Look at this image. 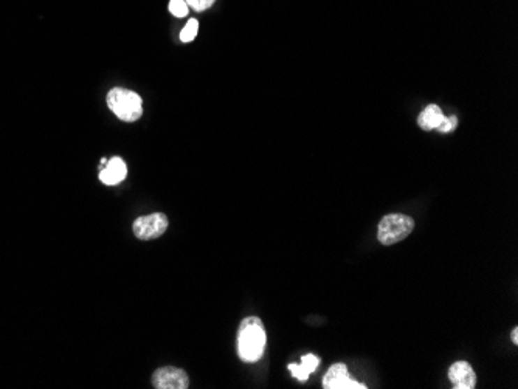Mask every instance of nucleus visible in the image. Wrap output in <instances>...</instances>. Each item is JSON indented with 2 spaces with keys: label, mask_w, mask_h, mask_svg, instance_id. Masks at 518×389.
Here are the masks:
<instances>
[{
  "label": "nucleus",
  "mask_w": 518,
  "mask_h": 389,
  "mask_svg": "<svg viewBox=\"0 0 518 389\" xmlns=\"http://www.w3.org/2000/svg\"><path fill=\"white\" fill-rule=\"evenodd\" d=\"M198 31H199V22L195 19H190L180 33V39L184 40V43H191V40H194V38L198 36Z\"/></svg>",
  "instance_id": "9b49d317"
},
{
  "label": "nucleus",
  "mask_w": 518,
  "mask_h": 389,
  "mask_svg": "<svg viewBox=\"0 0 518 389\" xmlns=\"http://www.w3.org/2000/svg\"><path fill=\"white\" fill-rule=\"evenodd\" d=\"M132 230L142 241L160 238L168 230V218L163 213H152L149 216H142L135 219Z\"/></svg>",
  "instance_id": "20e7f679"
},
{
  "label": "nucleus",
  "mask_w": 518,
  "mask_h": 389,
  "mask_svg": "<svg viewBox=\"0 0 518 389\" xmlns=\"http://www.w3.org/2000/svg\"><path fill=\"white\" fill-rule=\"evenodd\" d=\"M510 338H512L514 344H517V343H518V329H517V328H514V329H512V333H510Z\"/></svg>",
  "instance_id": "2eb2a0df"
},
{
  "label": "nucleus",
  "mask_w": 518,
  "mask_h": 389,
  "mask_svg": "<svg viewBox=\"0 0 518 389\" xmlns=\"http://www.w3.org/2000/svg\"><path fill=\"white\" fill-rule=\"evenodd\" d=\"M443 118H444V114H443V110H441V107L436 106V104H430V106H427L424 109V112L419 115L417 124H419V128L424 130H433L439 126V123L443 121Z\"/></svg>",
  "instance_id": "9d476101"
},
{
  "label": "nucleus",
  "mask_w": 518,
  "mask_h": 389,
  "mask_svg": "<svg viewBox=\"0 0 518 389\" xmlns=\"http://www.w3.org/2000/svg\"><path fill=\"white\" fill-rule=\"evenodd\" d=\"M323 388L325 389H365L367 386L363 383H357V381L349 379L348 367L345 363H335L326 375L323 377Z\"/></svg>",
  "instance_id": "423d86ee"
},
{
  "label": "nucleus",
  "mask_w": 518,
  "mask_h": 389,
  "mask_svg": "<svg viewBox=\"0 0 518 389\" xmlns=\"http://www.w3.org/2000/svg\"><path fill=\"white\" fill-rule=\"evenodd\" d=\"M458 124V118L452 115V116H445L443 118V121L439 123V126L436 128L439 132H443V134H445V132H452L454 128H457Z\"/></svg>",
  "instance_id": "ddd939ff"
},
{
  "label": "nucleus",
  "mask_w": 518,
  "mask_h": 389,
  "mask_svg": "<svg viewBox=\"0 0 518 389\" xmlns=\"http://www.w3.org/2000/svg\"><path fill=\"white\" fill-rule=\"evenodd\" d=\"M188 10H190V6H188L185 0H171L170 2L171 15L176 17H185L188 15Z\"/></svg>",
  "instance_id": "f8f14e48"
},
{
  "label": "nucleus",
  "mask_w": 518,
  "mask_h": 389,
  "mask_svg": "<svg viewBox=\"0 0 518 389\" xmlns=\"http://www.w3.org/2000/svg\"><path fill=\"white\" fill-rule=\"evenodd\" d=\"M320 365V358L317 356H313V353H307V356H304L303 358H301V363H292L289 365V371L292 372V375L295 379H298L299 381H306L307 379H309V375L317 369Z\"/></svg>",
  "instance_id": "1a4fd4ad"
},
{
  "label": "nucleus",
  "mask_w": 518,
  "mask_h": 389,
  "mask_svg": "<svg viewBox=\"0 0 518 389\" xmlns=\"http://www.w3.org/2000/svg\"><path fill=\"white\" fill-rule=\"evenodd\" d=\"M185 2L195 11H205L208 8H212L216 0H185Z\"/></svg>",
  "instance_id": "4468645a"
},
{
  "label": "nucleus",
  "mask_w": 518,
  "mask_h": 389,
  "mask_svg": "<svg viewBox=\"0 0 518 389\" xmlns=\"http://www.w3.org/2000/svg\"><path fill=\"white\" fill-rule=\"evenodd\" d=\"M413 228H415V220L407 214H388L380 220L377 238L383 245H393L410 236Z\"/></svg>",
  "instance_id": "7ed1b4c3"
},
{
  "label": "nucleus",
  "mask_w": 518,
  "mask_h": 389,
  "mask_svg": "<svg viewBox=\"0 0 518 389\" xmlns=\"http://www.w3.org/2000/svg\"><path fill=\"white\" fill-rule=\"evenodd\" d=\"M128 176V166H126L124 160L120 157H114L108 160V163L103 166L100 171V180L108 186H115L121 183Z\"/></svg>",
  "instance_id": "6e6552de"
},
{
  "label": "nucleus",
  "mask_w": 518,
  "mask_h": 389,
  "mask_svg": "<svg viewBox=\"0 0 518 389\" xmlns=\"http://www.w3.org/2000/svg\"><path fill=\"white\" fill-rule=\"evenodd\" d=\"M152 386L157 389H186L190 386V379L180 367L165 366L152 374Z\"/></svg>",
  "instance_id": "39448f33"
},
{
  "label": "nucleus",
  "mask_w": 518,
  "mask_h": 389,
  "mask_svg": "<svg viewBox=\"0 0 518 389\" xmlns=\"http://www.w3.org/2000/svg\"><path fill=\"white\" fill-rule=\"evenodd\" d=\"M108 106L121 121L134 123L143 115L142 96L132 90L115 87L108 93Z\"/></svg>",
  "instance_id": "f03ea898"
},
{
  "label": "nucleus",
  "mask_w": 518,
  "mask_h": 389,
  "mask_svg": "<svg viewBox=\"0 0 518 389\" xmlns=\"http://www.w3.org/2000/svg\"><path fill=\"white\" fill-rule=\"evenodd\" d=\"M265 330L264 324L256 316H249L239 326L237 333V353L241 360L247 363H253L262 357L265 347Z\"/></svg>",
  "instance_id": "f257e3e1"
},
{
  "label": "nucleus",
  "mask_w": 518,
  "mask_h": 389,
  "mask_svg": "<svg viewBox=\"0 0 518 389\" xmlns=\"http://www.w3.org/2000/svg\"><path fill=\"white\" fill-rule=\"evenodd\" d=\"M449 379L454 389H473L477 385V375L467 361H457L449 369Z\"/></svg>",
  "instance_id": "0eeeda50"
}]
</instances>
